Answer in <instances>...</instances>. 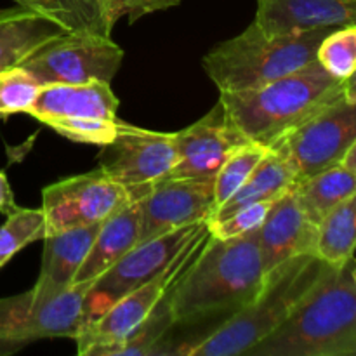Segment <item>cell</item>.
<instances>
[{
	"label": "cell",
	"instance_id": "6da1fadb",
	"mask_svg": "<svg viewBox=\"0 0 356 356\" xmlns=\"http://www.w3.org/2000/svg\"><path fill=\"white\" fill-rule=\"evenodd\" d=\"M264 278L257 229L232 238L209 233L169 287L174 325L197 323L216 315L232 316L259 294Z\"/></svg>",
	"mask_w": 356,
	"mask_h": 356
},
{
	"label": "cell",
	"instance_id": "7a4b0ae2",
	"mask_svg": "<svg viewBox=\"0 0 356 356\" xmlns=\"http://www.w3.org/2000/svg\"><path fill=\"white\" fill-rule=\"evenodd\" d=\"M355 76L339 80L312 61L259 89L221 92L228 120L250 143L270 148L282 136L341 97L356 99Z\"/></svg>",
	"mask_w": 356,
	"mask_h": 356
},
{
	"label": "cell",
	"instance_id": "3957f363",
	"mask_svg": "<svg viewBox=\"0 0 356 356\" xmlns=\"http://www.w3.org/2000/svg\"><path fill=\"white\" fill-rule=\"evenodd\" d=\"M247 356H355V257L329 273L277 330L247 350Z\"/></svg>",
	"mask_w": 356,
	"mask_h": 356
},
{
	"label": "cell",
	"instance_id": "277c9868",
	"mask_svg": "<svg viewBox=\"0 0 356 356\" xmlns=\"http://www.w3.org/2000/svg\"><path fill=\"white\" fill-rule=\"evenodd\" d=\"M315 254L291 257L270 270L259 294L233 313L211 336L183 351L186 356H236L277 330L330 271Z\"/></svg>",
	"mask_w": 356,
	"mask_h": 356
},
{
	"label": "cell",
	"instance_id": "5b68a950",
	"mask_svg": "<svg viewBox=\"0 0 356 356\" xmlns=\"http://www.w3.org/2000/svg\"><path fill=\"white\" fill-rule=\"evenodd\" d=\"M334 30L270 37L252 21L245 31L209 51L202 66L219 92L259 89L315 61L320 42Z\"/></svg>",
	"mask_w": 356,
	"mask_h": 356
},
{
	"label": "cell",
	"instance_id": "8992f818",
	"mask_svg": "<svg viewBox=\"0 0 356 356\" xmlns=\"http://www.w3.org/2000/svg\"><path fill=\"white\" fill-rule=\"evenodd\" d=\"M90 285L92 282L73 284L47 301H37L31 291L0 299V356L17 353L40 339H75Z\"/></svg>",
	"mask_w": 356,
	"mask_h": 356
},
{
	"label": "cell",
	"instance_id": "52a82bcc",
	"mask_svg": "<svg viewBox=\"0 0 356 356\" xmlns=\"http://www.w3.org/2000/svg\"><path fill=\"white\" fill-rule=\"evenodd\" d=\"M204 226H207V221L183 226L155 238L136 243L125 256H122L113 266L108 268L99 278L92 282L83 298L82 323L79 330L96 322L118 299L165 270L167 264Z\"/></svg>",
	"mask_w": 356,
	"mask_h": 356
},
{
	"label": "cell",
	"instance_id": "ba28073f",
	"mask_svg": "<svg viewBox=\"0 0 356 356\" xmlns=\"http://www.w3.org/2000/svg\"><path fill=\"white\" fill-rule=\"evenodd\" d=\"M209 225L204 226L179 254L167 264L163 271H160L155 278L143 284L118 299L110 309H106L103 316L79 330L75 336L76 353L80 356H106L111 348L124 343L139 325L146 320V316L153 312L160 299L163 298L170 285L177 280L184 268L190 264L197 250L209 236Z\"/></svg>",
	"mask_w": 356,
	"mask_h": 356
},
{
	"label": "cell",
	"instance_id": "9c48e42d",
	"mask_svg": "<svg viewBox=\"0 0 356 356\" xmlns=\"http://www.w3.org/2000/svg\"><path fill=\"white\" fill-rule=\"evenodd\" d=\"M124 51L110 37L63 33L31 52L19 65L42 87L52 83L106 82L117 75Z\"/></svg>",
	"mask_w": 356,
	"mask_h": 356
},
{
	"label": "cell",
	"instance_id": "30bf717a",
	"mask_svg": "<svg viewBox=\"0 0 356 356\" xmlns=\"http://www.w3.org/2000/svg\"><path fill=\"white\" fill-rule=\"evenodd\" d=\"M356 143V99L341 97L270 146L294 170L296 183L336 165Z\"/></svg>",
	"mask_w": 356,
	"mask_h": 356
},
{
	"label": "cell",
	"instance_id": "8fae6325",
	"mask_svg": "<svg viewBox=\"0 0 356 356\" xmlns=\"http://www.w3.org/2000/svg\"><path fill=\"white\" fill-rule=\"evenodd\" d=\"M99 169L139 202L153 184L165 179L177 160L176 132H155L125 124L101 146Z\"/></svg>",
	"mask_w": 356,
	"mask_h": 356
},
{
	"label": "cell",
	"instance_id": "7c38bea8",
	"mask_svg": "<svg viewBox=\"0 0 356 356\" xmlns=\"http://www.w3.org/2000/svg\"><path fill=\"white\" fill-rule=\"evenodd\" d=\"M131 204L127 190L97 169L49 184L42 191L45 235L103 222Z\"/></svg>",
	"mask_w": 356,
	"mask_h": 356
},
{
	"label": "cell",
	"instance_id": "4fadbf2b",
	"mask_svg": "<svg viewBox=\"0 0 356 356\" xmlns=\"http://www.w3.org/2000/svg\"><path fill=\"white\" fill-rule=\"evenodd\" d=\"M139 242L212 218L214 177H165L138 202Z\"/></svg>",
	"mask_w": 356,
	"mask_h": 356
},
{
	"label": "cell",
	"instance_id": "5bb4252c",
	"mask_svg": "<svg viewBox=\"0 0 356 356\" xmlns=\"http://www.w3.org/2000/svg\"><path fill=\"white\" fill-rule=\"evenodd\" d=\"M247 143L219 101L200 120L176 132L177 160L167 177H214L232 152Z\"/></svg>",
	"mask_w": 356,
	"mask_h": 356
},
{
	"label": "cell",
	"instance_id": "9a60e30c",
	"mask_svg": "<svg viewBox=\"0 0 356 356\" xmlns=\"http://www.w3.org/2000/svg\"><path fill=\"white\" fill-rule=\"evenodd\" d=\"M254 23L270 37L356 24V0H257Z\"/></svg>",
	"mask_w": 356,
	"mask_h": 356
},
{
	"label": "cell",
	"instance_id": "2e32d148",
	"mask_svg": "<svg viewBox=\"0 0 356 356\" xmlns=\"http://www.w3.org/2000/svg\"><path fill=\"white\" fill-rule=\"evenodd\" d=\"M316 228L299 207L292 188L273 202L257 228L264 271L273 270L291 257L313 254Z\"/></svg>",
	"mask_w": 356,
	"mask_h": 356
},
{
	"label": "cell",
	"instance_id": "e0dca14e",
	"mask_svg": "<svg viewBox=\"0 0 356 356\" xmlns=\"http://www.w3.org/2000/svg\"><path fill=\"white\" fill-rule=\"evenodd\" d=\"M118 99L106 82L52 83L42 87L28 115L49 120H115Z\"/></svg>",
	"mask_w": 356,
	"mask_h": 356
},
{
	"label": "cell",
	"instance_id": "ac0fdd59",
	"mask_svg": "<svg viewBox=\"0 0 356 356\" xmlns=\"http://www.w3.org/2000/svg\"><path fill=\"white\" fill-rule=\"evenodd\" d=\"M99 226L101 222H96L44 236L40 275L31 289L37 301H47L72 287L73 278L86 259Z\"/></svg>",
	"mask_w": 356,
	"mask_h": 356
},
{
	"label": "cell",
	"instance_id": "d6986e66",
	"mask_svg": "<svg viewBox=\"0 0 356 356\" xmlns=\"http://www.w3.org/2000/svg\"><path fill=\"white\" fill-rule=\"evenodd\" d=\"M139 221L141 216H139L138 202H131L113 216L104 219L86 259L73 278V284L94 282L122 256H125L136 243H139V229H141Z\"/></svg>",
	"mask_w": 356,
	"mask_h": 356
},
{
	"label": "cell",
	"instance_id": "ffe728a7",
	"mask_svg": "<svg viewBox=\"0 0 356 356\" xmlns=\"http://www.w3.org/2000/svg\"><path fill=\"white\" fill-rule=\"evenodd\" d=\"M63 33L58 24L24 7L0 10V72L17 68L31 52Z\"/></svg>",
	"mask_w": 356,
	"mask_h": 356
},
{
	"label": "cell",
	"instance_id": "44dd1931",
	"mask_svg": "<svg viewBox=\"0 0 356 356\" xmlns=\"http://www.w3.org/2000/svg\"><path fill=\"white\" fill-rule=\"evenodd\" d=\"M292 191L306 218L318 226L336 205L356 195V170L339 162L298 181Z\"/></svg>",
	"mask_w": 356,
	"mask_h": 356
},
{
	"label": "cell",
	"instance_id": "7402d4cb",
	"mask_svg": "<svg viewBox=\"0 0 356 356\" xmlns=\"http://www.w3.org/2000/svg\"><path fill=\"white\" fill-rule=\"evenodd\" d=\"M296 184L294 170L273 149L266 153L259 165L252 170L249 179L214 212L209 222L219 221L240 209L263 200H277Z\"/></svg>",
	"mask_w": 356,
	"mask_h": 356
},
{
	"label": "cell",
	"instance_id": "603a6c76",
	"mask_svg": "<svg viewBox=\"0 0 356 356\" xmlns=\"http://www.w3.org/2000/svg\"><path fill=\"white\" fill-rule=\"evenodd\" d=\"M19 7L47 17L66 33L110 37L111 30L101 0H14Z\"/></svg>",
	"mask_w": 356,
	"mask_h": 356
},
{
	"label": "cell",
	"instance_id": "cb8c5ba5",
	"mask_svg": "<svg viewBox=\"0 0 356 356\" xmlns=\"http://www.w3.org/2000/svg\"><path fill=\"white\" fill-rule=\"evenodd\" d=\"M356 236V195L332 209L316 228L315 254L329 266H341L355 257Z\"/></svg>",
	"mask_w": 356,
	"mask_h": 356
},
{
	"label": "cell",
	"instance_id": "d4e9b609",
	"mask_svg": "<svg viewBox=\"0 0 356 356\" xmlns=\"http://www.w3.org/2000/svg\"><path fill=\"white\" fill-rule=\"evenodd\" d=\"M0 226V268L6 266L21 249L45 236V216L42 209L14 207Z\"/></svg>",
	"mask_w": 356,
	"mask_h": 356
},
{
	"label": "cell",
	"instance_id": "484cf974",
	"mask_svg": "<svg viewBox=\"0 0 356 356\" xmlns=\"http://www.w3.org/2000/svg\"><path fill=\"white\" fill-rule=\"evenodd\" d=\"M268 152H270V148L257 145V143H247V145L238 146L235 152H232V155L225 160V163L219 167L214 176L216 211L249 179L252 170L259 165Z\"/></svg>",
	"mask_w": 356,
	"mask_h": 356
},
{
	"label": "cell",
	"instance_id": "4316f807",
	"mask_svg": "<svg viewBox=\"0 0 356 356\" xmlns=\"http://www.w3.org/2000/svg\"><path fill=\"white\" fill-rule=\"evenodd\" d=\"M316 61L336 79L348 80L355 76L356 24L336 28L327 37H323L316 49Z\"/></svg>",
	"mask_w": 356,
	"mask_h": 356
},
{
	"label": "cell",
	"instance_id": "83f0119b",
	"mask_svg": "<svg viewBox=\"0 0 356 356\" xmlns=\"http://www.w3.org/2000/svg\"><path fill=\"white\" fill-rule=\"evenodd\" d=\"M42 86L23 68L0 72V120L14 113H28Z\"/></svg>",
	"mask_w": 356,
	"mask_h": 356
},
{
	"label": "cell",
	"instance_id": "f1b7e54d",
	"mask_svg": "<svg viewBox=\"0 0 356 356\" xmlns=\"http://www.w3.org/2000/svg\"><path fill=\"white\" fill-rule=\"evenodd\" d=\"M58 134L72 139L76 143H89V145L103 146L110 143L125 125V122L118 120H49L45 122Z\"/></svg>",
	"mask_w": 356,
	"mask_h": 356
},
{
	"label": "cell",
	"instance_id": "f546056e",
	"mask_svg": "<svg viewBox=\"0 0 356 356\" xmlns=\"http://www.w3.org/2000/svg\"><path fill=\"white\" fill-rule=\"evenodd\" d=\"M273 202L275 200L256 202V204H250L247 207L240 209V211L233 212L228 218L207 222L209 232H211L212 236H218V238H232V236L254 232L264 221Z\"/></svg>",
	"mask_w": 356,
	"mask_h": 356
},
{
	"label": "cell",
	"instance_id": "4dcf8cb0",
	"mask_svg": "<svg viewBox=\"0 0 356 356\" xmlns=\"http://www.w3.org/2000/svg\"><path fill=\"white\" fill-rule=\"evenodd\" d=\"M101 2H103L108 23L113 28L122 16H127L129 21L134 23L146 14L179 6L181 0H101Z\"/></svg>",
	"mask_w": 356,
	"mask_h": 356
},
{
	"label": "cell",
	"instance_id": "1f68e13d",
	"mask_svg": "<svg viewBox=\"0 0 356 356\" xmlns=\"http://www.w3.org/2000/svg\"><path fill=\"white\" fill-rule=\"evenodd\" d=\"M14 207H16V202H14V193L10 190L9 179H7L3 170H0V212L9 214Z\"/></svg>",
	"mask_w": 356,
	"mask_h": 356
}]
</instances>
